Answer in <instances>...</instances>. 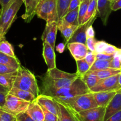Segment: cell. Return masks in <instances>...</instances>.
<instances>
[{
  "mask_svg": "<svg viewBox=\"0 0 121 121\" xmlns=\"http://www.w3.org/2000/svg\"><path fill=\"white\" fill-rule=\"evenodd\" d=\"M78 78L79 76L77 73H67L57 67L48 69L41 78L42 93L49 95L54 91L69 85Z\"/></svg>",
  "mask_w": 121,
  "mask_h": 121,
  "instance_id": "1",
  "label": "cell"
},
{
  "mask_svg": "<svg viewBox=\"0 0 121 121\" xmlns=\"http://www.w3.org/2000/svg\"><path fill=\"white\" fill-rule=\"evenodd\" d=\"M89 92V89L82 79L79 77L69 85L54 91L48 96L53 97L57 101L66 103L77 96Z\"/></svg>",
  "mask_w": 121,
  "mask_h": 121,
  "instance_id": "2",
  "label": "cell"
},
{
  "mask_svg": "<svg viewBox=\"0 0 121 121\" xmlns=\"http://www.w3.org/2000/svg\"><path fill=\"white\" fill-rule=\"evenodd\" d=\"M13 87L28 91L37 97L40 91L36 78L28 69L21 66L17 70V74Z\"/></svg>",
  "mask_w": 121,
  "mask_h": 121,
  "instance_id": "3",
  "label": "cell"
},
{
  "mask_svg": "<svg viewBox=\"0 0 121 121\" xmlns=\"http://www.w3.org/2000/svg\"><path fill=\"white\" fill-rule=\"evenodd\" d=\"M63 104H65L74 112H79L98 106L93 93L92 92L77 96Z\"/></svg>",
  "mask_w": 121,
  "mask_h": 121,
  "instance_id": "4",
  "label": "cell"
},
{
  "mask_svg": "<svg viewBox=\"0 0 121 121\" xmlns=\"http://www.w3.org/2000/svg\"><path fill=\"white\" fill-rule=\"evenodd\" d=\"M22 4V0H15L2 14H0V34L2 37L5 38V35L15 21L17 14Z\"/></svg>",
  "mask_w": 121,
  "mask_h": 121,
  "instance_id": "5",
  "label": "cell"
},
{
  "mask_svg": "<svg viewBox=\"0 0 121 121\" xmlns=\"http://www.w3.org/2000/svg\"><path fill=\"white\" fill-rule=\"evenodd\" d=\"M57 0H40L36 8V15L46 22L57 21Z\"/></svg>",
  "mask_w": 121,
  "mask_h": 121,
  "instance_id": "6",
  "label": "cell"
},
{
  "mask_svg": "<svg viewBox=\"0 0 121 121\" xmlns=\"http://www.w3.org/2000/svg\"><path fill=\"white\" fill-rule=\"evenodd\" d=\"M30 103L8 93L6 97L5 105L2 109L4 111L16 117L21 113L26 112Z\"/></svg>",
  "mask_w": 121,
  "mask_h": 121,
  "instance_id": "7",
  "label": "cell"
},
{
  "mask_svg": "<svg viewBox=\"0 0 121 121\" xmlns=\"http://www.w3.org/2000/svg\"><path fill=\"white\" fill-rule=\"evenodd\" d=\"M71 111L73 113L76 121H105L104 118H105V108L104 107L98 106L96 108L85 110V111H81V112H74L72 111V110H71Z\"/></svg>",
  "mask_w": 121,
  "mask_h": 121,
  "instance_id": "8",
  "label": "cell"
},
{
  "mask_svg": "<svg viewBox=\"0 0 121 121\" xmlns=\"http://www.w3.org/2000/svg\"><path fill=\"white\" fill-rule=\"evenodd\" d=\"M119 74L106 79H100L98 83L89 89V92H105V91H118L120 89L118 85V78Z\"/></svg>",
  "mask_w": 121,
  "mask_h": 121,
  "instance_id": "9",
  "label": "cell"
},
{
  "mask_svg": "<svg viewBox=\"0 0 121 121\" xmlns=\"http://www.w3.org/2000/svg\"><path fill=\"white\" fill-rule=\"evenodd\" d=\"M97 16H98V14L94 15L89 21H88L86 23L79 25L77 29L75 30V31L74 32L72 37L69 40L68 42L66 44V45H67L68 43H80L86 44V40H87L86 30L91 25H93V22L96 19Z\"/></svg>",
  "mask_w": 121,
  "mask_h": 121,
  "instance_id": "10",
  "label": "cell"
},
{
  "mask_svg": "<svg viewBox=\"0 0 121 121\" xmlns=\"http://www.w3.org/2000/svg\"><path fill=\"white\" fill-rule=\"evenodd\" d=\"M57 21L46 22V27L41 35V40L43 42L49 44L53 49H55V43L57 33Z\"/></svg>",
  "mask_w": 121,
  "mask_h": 121,
  "instance_id": "11",
  "label": "cell"
},
{
  "mask_svg": "<svg viewBox=\"0 0 121 121\" xmlns=\"http://www.w3.org/2000/svg\"><path fill=\"white\" fill-rule=\"evenodd\" d=\"M36 100L44 108L48 110L52 113H54L57 117L59 116V105L57 104V102L53 97L41 93L37 96L36 98Z\"/></svg>",
  "mask_w": 121,
  "mask_h": 121,
  "instance_id": "12",
  "label": "cell"
},
{
  "mask_svg": "<svg viewBox=\"0 0 121 121\" xmlns=\"http://www.w3.org/2000/svg\"><path fill=\"white\" fill-rule=\"evenodd\" d=\"M112 11V1L110 0H98L97 2L98 16L100 18L104 26L107 24L109 17Z\"/></svg>",
  "mask_w": 121,
  "mask_h": 121,
  "instance_id": "13",
  "label": "cell"
},
{
  "mask_svg": "<svg viewBox=\"0 0 121 121\" xmlns=\"http://www.w3.org/2000/svg\"><path fill=\"white\" fill-rule=\"evenodd\" d=\"M67 47L76 61L85 59L89 51L86 44L80 43H70Z\"/></svg>",
  "mask_w": 121,
  "mask_h": 121,
  "instance_id": "14",
  "label": "cell"
},
{
  "mask_svg": "<svg viewBox=\"0 0 121 121\" xmlns=\"http://www.w3.org/2000/svg\"><path fill=\"white\" fill-rule=\"evenodd\" d=\"M120 111H121V89L117 91L112 100L105 108L104 120H106L113 114Z\"/></svg>",
  "mask_w": 121,
  "mask_h": 121,
  "instance_id": "15",
  "label": "cell"
},
{
  "mask_svg": "<svg viewBox=\"0 0 121 121\" xmlns=\"http://www.w3.org/2000/svg\"><path fill=\"white\" fill-rule=\"evenodd\" d=\"M43 56L48 69H52L56 67V55L54 49L47 43H43Z\"/></svg>",
  "mask_w": 121,
  "mask_h": 121,
  "instance_id": "16",
  "label": "cell"
},
{
  "mask_svg": "<svg viewBox=\"0 0 121 121\" xmlns=\"http://www.w3.org/2000/svg\"><path fill=\"white\" fill-rule=\"evenodd\" d=\"M57 24L58 30L61 32L63 36L65 38L66 41L65 44H66L72 37L73 33L79 26H74L62 18L59 20L57 22Z\"/></svg>",
  "mask_w": 121,
  "mask_h": 121,
  "instance_id": "17",
  "label": "cell"
},
{
  "mask_svg": "<svg viewBox=\"0 0 121 121\" xmlns=\"http://www.w3.org/2000/svg\"><path fill=\"white\" fill-rule=\"evenodd\" d=\"M25 5V13L21 17L26 22H31L36 15V8L40 0H22Z\"/></svg>",
  "mask_w": 121,
  "mask_h": 121,
  "instance_id": "18",
  "label": "cell"
},
{
  "mask_svg": "<svg viewBox=\"0 0 121 121\" xmlns=\"http://www.w3.org/2000/svg\"><path fill=\"white\" fill-rule=\"evenodd\" d=\"M26 112L35 121H44L43 110L36 99L30 103Z\"/></svg>",
  "mask_w": 121,
  "mask_h": 121,
  "instance_id": "19",
  "label": "cell"
},
{
  "mask_svg": "<svg viewBox=\"0 0 121 121\" xmlns=\"http://www.w3.org/2000/svg\"><path fill=\"white\" fill-rule=\"evenodd\" d=\"M117 91H105L95 92L93 93L95 99L98 106L106 108L116 94Z\"/></svg>",
  "mask_w": 121,
  "mask_h": 121,
  "instance_id": "20",
  "label": "cell"
},
{
  "mask_svg": "<svg viewBox=\"0 0 121 121\" xmlns=\"http://www.w3.org/2000/svg\"><path fill=\"white\" fill-rule=\"evenodd\" d=\"M8 93L13 95L22 100L29 102H32L34 101L37 98L34 95H33L31 92L14 87H13L9 90Z\"/></svg>",
  "mask_w": 121,
  "mask_h": 121,
  "instance_id": "21",
  "label": "cell"
},
{
  "mask_svg": "<svg viewBox=\"0 0 121 121\" xmlns=\"http://www.w3.org/2000/svg\"><path fill=\"white\" fill-rule=\"evenodd\" d=\"M57 101V100H56ZM59 106V114L58 118L61 121H76L71 110L65 104L57 101Z\"/></svg>",
  "mask_w": 121,
  "mask_h": 121,
  "instance_id": "22",
  "label": "cell"
},
{
  "mask_svg": "<svg viewBox=\"0 0 121 121\" xmlns=\"http://www.w3.org/2000/svg\"><path fill=\"white\" fill-rule=\"evenodd\" d=\"M0 64L9 66L17 70L21 66L17 57H13L1 52H0Z\"/></svg>",
  "mask_w": 121,
  "mask_h": 121,
  "instance_id": "23",
  "label": "cell"
},
{
  "mask_svg": "<svg viewBox=\"0 0 121 121\" xmlns=\"http://www.w3.org/2000/svg\"><path fill=\"white\" fill-rule=\"evenodd\" d=\"M17 74V70L12 73L0 74V85L9 91L13 87Z\"/></svg>",
  "mask_w": 121,
  "mask_h": 121,
  "instance_id": "24",
  "label": "cell"
},
{
  "mask_svg": "<svg viewBox=\"0 0 121 121\" xmlns=\"http://www.w3.org/2000/svg\"><path fill=\"white\" fill-rule=\"evenodd\" d=\"M80 78L82 79L89 89L95 86L100 80L96 74L93 71L91 70H89L86 74Z\"/></svg>",
  "mask_w": 121,
  "mask_h": 121,
  "instance_id": "25",
  "label": "cell"
},
{
  "mask_svg": "<svg viewBox=\"0 0 121 121\" xmlns=\"http://www.w3.org/2000/svg\"><path fill=\"white\" fill-rule=\"evenodd\" d=\"M97 75L99 79H104L119 74L121 72V69H116L113 68H108L102 70L93 71Z\"/></svg>",
  "mask_w": 121,
  "mask_h": 121,
  "instance_id": "26",
  "label": "cell"
},
{
  "mask_svg": "<svg viewBox=\"0 0 121 121\" xmlns=\"http://www.w3.org/2000/svg\"><path fill=\"white\" fill-rule=\"evenodd\" d=\"M71 1L72 0H57L58 13L57 21L66 15Z\"/></svg>",
  "mask_w": 121,
  "mask_h": 121,
  "instance_id": "27",
  "label": "cell"
},
{
  "mask_svg": "<svg viewBox=\"0 0 121 121\" xmlns=\"http://www.w3.org/2000/svg\"><path fill=\"white\" fill-rule=\"evenodd\" d=\"M97 2H98V0H91L82 24L87 22L94 15L98 14V13H97Z\"/></svg>",
  "mask_w": 121,
  "mask_h": 121,
  "instance_id": "28",
  "label": "cell"
},
{
  "mask_svg": "<svg viewBox=\"0 0 121 121\" xmlns=\"http://www.w3.org/2000/svg\"><path fill=\"white\" fill-rule=\"evenodd\" d=\"M78 17H79V7L76 8L74 10L68 12L62 18V19H63L64 20L72 25L79 26Z\"/></svg>",
  "mask_w": 121,
  "mask_h": 121,
  "instance_id": "29",
  "label": "cell"
},
{
  "mask_svg": "<svg viewBox=\"0 0 121 121\" xmlns=\"http://www.w3.org/2000/svg\"><path fill=\"white\" fill-rule=\"evenodd\" d=\"M0 52L13 57H17L11 44L9 43L5 39L0 41Z\"/></svg>",
  "mask_w": 121,
  "mask_h": 121,
  "instance_id": "30",
  "label": "cell"
},
{
  "mask_svg": "<svg viewBox=\"0 0 121 121\" xmlns=\"http://www.w3.org/2000/svg\"><path fill=\"white\" fill-rule=\"evenodd\" d=\"M76 61L77 65L76 73L79 76V77H81L83 76L90 70L91 66L87 63V61L85 60V59Z\"/></svg>",
  "mask_w": 121,
  "mask_h": 121,
  "instance_id": "31",
  "label": "cell"
},
{
  "mask_svg": "<svg viewBox=\"0 0 121 121\" xmlns=\"http://www.w3.org/2000/svg\"><path fill=\"white\" fill-rule=\"evenodd\" d=\"M111 61L108 60H96L93 65L90 68L89 70L91 71H99L110 68L111 66Z\"/></svg>",
  "mask_w": 121,
  "mask_h": 121,
  "instance_id": "32",
  "label": "cell"
},
{
  "mask_svg": "<svg viewBox=\"0 0 121 121\" xmlns=\"http://www.w3.org/2000/svg\"><path fill=\"white\" fill-rule=\"evenodd\" d=\"M91 0H85L82 1L80 3V5L79 7V17H78V20H79V25L82 24L83 19L85 18V15L87 12L88 5L89 4V2Z\"/></svg>",
  "mask_w": 121,
  "mask_h": 121,
  "instance_id": "33",
  "label": "cell"
},
{
  "mask_svg": "<svg viewBox=\"0 0 121 121\" xmlns=\"http://www.w3.org/2000/svg\"><path fill=\"white\" fill-rule=\"evenodd\" d=\"M121 54V48H118V51L113 55V59L111 61V68L116 69H121L120 57Z\"/></svg>",
  "mask_w": 121,
  "mask_h": 121,
  "instance_id": "34",
  "label": "cell"
},
{
  "mask_svg": "<svg viewBox=\"0 0 121 121\" xmlns=\"http://www.w3.org/2000/svg\"><path fill=\"white\" fill-rule=\"evenodd\" d=\"M0 121H16V117L1 108L0 109Z\"/></svg>",
  "mask_w": 121,
  "mask_h": 121,
  "instance_id": "35",
  "label": "cell"
},
{
  "mask_svg": "<svg viewBox=\"0 0 121 121\" xmlns=\"http://www.w3.org/2000/svg\"><path fill=\"white\" fill-rule=\"evenodd\" d=\"M108 44V43L105 42V41H97L95 45V53L96 54L104 53Z\"/></svg>",
  "mask_w": 121,
  "mask_h": 121,
  "instance_id": "36",
  "label": "cell"
},
{
  "mask_svg": "<svg viewBox=\"0 0 121 121\" xmlns=\"http://www.w3.org/2000/svg\"><path fill=\"white\" fill-rule=\"evenodd\" d=\"M42 108L43 110L44 115V121H57V116H56L54 113L50 112L48 110L46 109L43 107H42Z\"/></svg>",
  "mask_w": 121,
  "mask_h": 121,
  "instance_id": "37",
  "label": "cell"
},
{
  "mask_svg": "<svg viewBox=\"0 0 121 121\" xmlns=\"http://www.w3.org/2000/svg\"><path fill=\"white\" fill-rule=\"evenodd\" d=\"M85 59L87 61V63L89 65V66L91 67L93 65V63L95 62L96 60H97L96 54L95 52L89 51L87 54H86V57H85Z\"/></svg>",
  "mask_w": 121,
  "mask_h": 121,
  "instance_id": "38",
  "label": "cell"
},
{
  "mask_svg": "<svg viewBox=\"0 0 121 121\" xmlns=\"http://www.w3.org/2000/svg\"><path fill=\"white\" fill-rule=\"evenodd\" d=\"M97 42V40L95 37H87L86 40V44L87 48L91 52H95V45Z\"/></svg>",
  "mask_w": 121,
  "mask_h": 121,
  "instance_id": "39",
  "label": "cell"
},
{
  "mask_svg": "<svg viewBox=\"0 0 121 121\" xmlns=\"http://www.w3.org/2000/svg\"><path fill=\"white\" fill-rule=\"evenodd\" d=\"M16 70H17L13 68V67L2 65V64H0V74L12 73V72H14Z\"/></svg>",
  "mask_w": 121,
  "mask_h": 121,
  "instance_id": "40",
  "label": "cell"
},
{
  "mask_svg": "<svg viewBox=\"0 0 121 121\" xmlns=\"http://www.w3.org/2000/svg\"><path fill=\"white\" fill-rule=\"evenodd\" d=\"M15 0H1V5L0 8V14H2L12 4L13 2H14Z\"/></svg>",
  "mask_w": 121,
  "mask_h": 121,
  "instance_id": "41",
  "label": "cell"
},
{
  "mask_svg": "<svg viewBox=\"0 0 121 121\" xmlns=\"http://www.w3.org/2000/svg\"><path fill=\"white\" fill-rule=\"evenodd\" d=\"M118 48H119L117 47L116 46H113V45L111 44H108L107 45V46H106L104 53L109 54V55H113L118 51Z\"/></svg>",
  "mask_w": 121,
  "mask_h": 121,
  "instance_id": "42",
  "label": "cell"
},
{
  "mask_svg": "<svg viewBox=\"0 0 121 121\" xmlns=\"http://www.w3.org/2000/svg\"><path fill=\"white\" fill-rule=\"evenodd\" d=\"M16 121H35L33 120L26 112L16 116Z\"/></svg>",
  "mask_w": 121,
  "mask_h": 121,
  "instance_id": "43",
  "label": "cell"
},
{
  "mask_svg": "<svg viewBox=\"0 0 121 121\" xmlns=\"http://www.w3.org/2000/svg\"><path fill=\"white\" fill-rule=\"evenodd\" d=\"M80 3H81L80 0H72L69 6L67 13H68V12L74 10L76 8H78V7H79V5H80ZM67 13H66V14H67Z\"/></svg>",
  "mask_w": 121,
  "mask_h": 121,
  "instance_id": "44",
  "label": "cell"
},
{
  "mask_svg": "<svg viewBox=\"0 0 121 121\" xmlns=\"http://www.w3.org/2000/svg\"><path fill=\"white\" fill-rule=\"evenodd\" d=\"M113 55H109V54H105V53H99V54H96V59L97 60L111 61L113 59Z\"/></svg>",
  "mask_w": 121,
  "mask_h": 121,
  "instance_id": "45",
  "label": "cell"
},
{
  "mask_svg": "<svg viewBox=\"0 0 121 121\" xmlns=\"http://www.w3.org/2000/svg\"><path fill=\"white\" fill-rule=\"evenodd\" d=\"M105 121H121V111L113 114Z\"/></svg>",
  "mask_w": 121,
  "mask_h": 121,
  "instance_id": "46",
  "label": "cell"
},
{
  "mask_svg": "<svg viewBox=\"0 0 121 121\" xmlns=\"http://www.w3.org/2000/svg\"><path fill=\"white\" fill-rule=\"evenodd\" d=\"M121 9V0H117L112 2V9L113 11H116Z\"/></svg>",
  "mask_w": 121,
  "mask_h": 121,
  "instance_id": "47",
  "label": "cell"
},
{
  "mask_svg": "<svg viewBox=\"0 0 121 121\" xmlns=\"http://www.w3.org/2000/svg\"><path fill=\"white\" fill-rule=\"evenodd\" d=\"M86 35L87 37H95V32L93 27L92 25H91L89 27L87 28L86 30Z\"/></svg>",
  "mask_w": 121,
  "mask_h": 121,
  "instance_id": "48",
  "label": "cell"
},
{
  "mask_svg": "<svg viewBox=\"0 0 121 121\" xmlns=\"http://www.w3.org/2000/svg\"><path fill=\"white\" fill-rule=\"evenodd\" d=\"M8 93L0 92V107L2 108L5 105L6 101V97Z\"/></svg>",
  "mask_w": 121,
  "mask_h": 121,
  "instance_id": "49",
  "label": "cell"
},
{
  "mask_svg": "<svg viewBox=\"0 0 121 121\" xmlns=\"http://www.w3.org/2000/svg\"><path fill=\"white\" fill-rule=\"evenodd\" d=\"M66 44L65 43H59L56 46V51L59 53H63L65 52Z\"/></svg>",
  "mask_w": 121,
  "mask_h": 121,
  "instance_id": "50",
  "label": "cell"
},
{
  "mask_svg": "<svg viewBox=\"0 0 121 121\" xmlns=\"http://www.w3.org/2000/svg\"><path fill=\"white\" fill-rule=\"evenodd\" d=\"M9 90L8 89L5 88V87H4V86H2V85H0V92H4V93H8V92H9Z\"/></svg>",
  "mask_w": 121,
  "mask_h": 121,
  "instance_id": "51",
  "label": "cell"
},
{
  "mask_svg": "<svg viewBox=\"0 0 121 121\" xmlns=\"http://www.w3.org/2000/svg\"><path fill=\"white\" fill-rule=\"evenodd\" d=\"M118 85H119V87L121 89V72L119 73V78H118Z\"/></svg>",
  "mask_w": 121,
  "mask_h": 121,
  "instance_id": "52",
  "label": "cell"
},
{
  "mask_svg": "<svg viewBox=\"0 0 121 121\" xmlns=\"http://www.w3.org/2000/svg\"><path fill=\"white\" fill-rule=\"evenodd\" d=\"M4 39H5V38L2 37V35H1V34H0V41H1V40H4Z\"/></svg>",
  "mask_w": 121,
  "mask_h": 121,
  "instance_id": "53",
  "label": "cell"
},
{
  "mask_svg": "<svg viewBox=\"0 0 121 121\" xmlns=\"http://www.w3.org/2000/svg\"><path fill=\"white\" fill-rule=\"evenodd\" d=\"M1 0H0V7H1Z\"/></svg>",
  "mask_w": 121,
  "mask_h": 121,
  "instance_id": "54",
  "label": "cell"
},
{
  "mask_svg": "<svg viewBox=\"0 0 121 121\" xmlns=\"http://www.w3.org/2000/svg\"><path fill=\"white\" fill-rule=\"evenodd\" d=\"M120 61H121V57H120Z\"/></svg>",
  "mask_w": 121,
  "mask_h": 121,
  "instance_id": "55",
  "label": "cell"
},
{
  "mask_svg": "<svg viewBox=\"0 0 121 121\" xmlns=\"http://www.w3.org/2000/svg\"><path fill=\"white\" fill-rule=\"evenodd\" d=\"M57 121H60V119H59V118H58V120H57Z\"/></svg>",
  "mask_w": 121,
  "mask_h": 121,
  "instance_id": "56",
  "label": "cell"
},
{
  "mask_svg": "<svg viewBox=\"0 0 121 121\" xmlns=\"http://www.w3.org/2000/svg\"><path fill=\"white\" fill-rule=\"evenodd\" d=\"M117 1V0H112V2H113V1Z\"/></svg>",
  "mask_w": 121,
  "mask_h": 121,
  "instance_id": "57",
  "label": "cell"
},
{
  "mask_svg": "<svg viewBox=\"0 0 121 121\" xmlns=\"http://www.w3.org/2000/svg\"><path fill=\"white\" fill-rule=\"evenodd\" d=\"M85 1V0H80V1H81V2H82V1Z\"/></svg>",
  "mask_w": 121,
  "mask_h": 121,
  "instance_id": "58",
  "label": "cell"
},
{
  "mask_svg": "<svg viewBox=\"0 0 121 121\" xmlns=\"http://www.w3.org/2000/svg\"><path fill=\"white\" fill-rule=\"evenodd\" d=\"M1 109V107H0V109Z\"/></svg>",
  "mask_w": 121,
  "mask_h": 121,
  "instance_id": "59",
  "label": "cell"
},
{
  "mask_svg": "<svg viewBox=\"0 0 121 121\" xmlns=\"http://www.w3.org/2000/svg\"><path fill=\"white\" fill-rule=\"evenodd\" d=\"M110 1H112V0H110Z\"/></svg>",
  "mask_w": 121,
  "mask_h": 121,
  "instance_id": "60",
  "label": "cell"
}]
</instances>
